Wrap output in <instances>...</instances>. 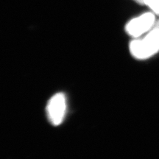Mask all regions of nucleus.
<instances>
[{
    "mask_svg": "<svg viewBox=\"0 0 159 159\" xmlns=\"http://www.w3.org/2000/svg\"><path fill=\"white\" fill-rule=\"evenodd\" d=\"M156 24L155 15L152 13H145L130 20L125 26V31L129 35L138 39L148 33Z\"/></svg>",
    "mask_w": 159,
    "mask_h": 159,
    "instance_id": "nucleus-3",
    "label": "nucleus"
},
{
    "mask_svg": "<svg viewBox=\"0 0 159 159\" xmlns=\"http://www.w3.org/2000/svg\"><path fill=\"white\" fill-rule=\"evenodd\" d=\"M159 51V21L142 39H135L130 43V52L135 58L144 60Z\"/></svg>",
    "mask_w": 159,
    "mask_h": 159,
    "instance_id": "nucleus-1",
    "label": "nucleus"
},
{
    "mask_svg": "<svg viewBox=\"0 0 159 159\" xmlns=\"http://www.w3.org/2000/svg\"><path fill=\"white\" fill-rule=\"evenodd\" d=\"M66 97L63 93H57L51 97L47 106V114L49 122L54 126L60 125L66 112Z\"/></svg>",
    "mask_w": 159,
    "mask_h": 159,
    "instance_id": "nucleus-2",
    "label": "nucleus"
},
{
    "mask_svg": "<svg viewBox=\"0 0 159 159\" xmlns=\"http://www.w3.org/2000/svg\"><path fill=\"white\" fill-rule=\"evenodd\" d=\"M144 5L149 6L153 13L159 14V0H145Z\"/></svg>",
    "mask_w": 159,
    "mask_h": 159,
    "instance_id": "nucleus-4",
    "label": "nucleus"
},
{
    "mask_svg": "<svg viewBox=\"0 0 159 159\" xmlns=\"http://www.w3.org/2000/svg\"><path fill=\"white\" fill-rule=\"evenodd\" d=\"M144 2H145V0H144Z\"/></svg>",
    "mask_w": 159,
    "mask_h": 159,
    "instance_id": "nucleus-6",
    "label": "nucleus"
},
{
    "mask_svg": "<svg viewBox=\"0 0 159 159\" xmlns=\"http://www.w3.org/2000/svg\"><path fill=\"white\" fill-rule=\"evenodd\" d=\"M135 1H136L137 2L140 4H144V0H135Z\"/></svg>",
    "mask_w": 159,
    "mask_h": 159,
    "instance_id": "nucleus-5",
    "label": "nucleus"
}]
</instances>
